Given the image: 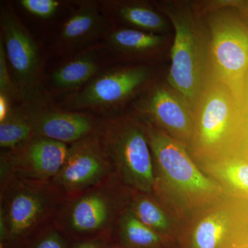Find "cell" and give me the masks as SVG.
Wrapping results in <instances>:
<instances>
[{"label": "cell", "mask_w": 248, "mask_h": 248, "mask_svg": "<svg viewBox=\"0 0 248 248\" xmlns=\"http://www.w3.org/2000/svg\"><path fill=\"white\" fill-rule=\"evenodd\" d=\"M236 11L241 19L248 25V1H241Z\"/></svg>", "instance_id": "obj_29"}, {"label": "cell", "mask_w": 248, "mask_h": 248, "mask_svg": "<svg viewBox=\"0 0 248 248\" xmlns=\"http://www.w3.org/2000/svg\"><path fill=\"white\" fill-rule=\"evenodd\" d=\"M151 68L128 66L96 76L79 92L71 95L68 104L75 109L108 108L125 102L151 78Z\"/></svg>", "instance_id": "obj_13"}, {"label": "cell", "mask_w": 248, "mask_h": 248, "mask_svg": "<svg viewBox=\"0 0 248 248\" xmlns=\"http://www.w3.org/2000/svg\"><path fill=\"white\" fill-rule=\"evenodd\" d=\"M200 169L221 186L226 195L248 202V161L240 155L196 161Z\"/></svg>", "instance_id": "obj_17"}, {"label": "cell", "mask_w": 248, "mask_h": 248, "mask_svg": "<svg viewBox=\"0 0 248 248\" xmlns=\"http://www.w3.org/2000/svg\"><path fill=\"white\" fill-rule=\"evenodd\" d=\"M63 200L51 182L13 177L0 186V248H21L55 224Z\"/></svg>", "instance_id": "obj_4"}, {"label": "cell", "mask_w": 248, "mask_h": 248, "mask_svg": "<svg viewBox=\"0 0 248 248\" xmlns=\"http://www.w3.org/2000/svg\"><path fill=\"white\" fill-rule=\"evenodd\" d=\"M114 241L121 248H178L176 241L147 226L129 209L121 217Z\"/></svg>", "instance_id": "obj_18"}, {"label": "cell", "mask_w": 248, "mask_h": 248, "mask_svg": "<svg viewBox=\"0 0 248 248\" xmlns=\"http://www.w3.org/2000/svg\"></svg>", "instance_id": "obj_32"}, {"label": "cell", "mask_w": 248, "mask_h": 248, "mask_svg": "<svg viewBox=\"0 0 248 248\" xmlns=\"http://www.w3.org/2000/svg\"><path fill=\"white\" fill-rule=\"evenodd\" d=\"M132 192L112 174L94 187L65 199L55 226L71 242L91 239L113 241L121 217L128 209Z\"/></svg>", "instance_id": "obj_5"}, {"label": "cell", "mask_w": 248, "mask_h": 248, "mask_svg": "<svg viewBox=\"0 0 248 248\" xmlns=\"http://www.w3.org/2000/svg\"><path fill=\"white\" fill-rule=\"evenodd\" d=\"M112 241L104 239L79 240L72 242L71 248H108Z\"/></svg>", "instance_id": "obj_26"}, {"label": "cell", "mask_w": 248, "mask_h": 248, "mask_svg": "<svg viewBox=\"0 0 248 248\" xmlns=\"http://www.w3.org/2000/svg\"><path fill=\"white\" fill-rule=\"evenodd\" d=\"M69 145L35 135L16 149L1 151L0 185L13 177L36 182H51L66 161Z\"/></svg>", "instance_id": "obj_10"}, {"label": "cell", "mask_w": 248, "mask_h": 248, "mask_svg": "<svg viewBox=\"0 0 248 248\" xmlns=\"http://www.w3.org/2000/svg\"><path fill=\"white\" fill-rule=\"evenodd\" d=\"M99 70L97 53L88 51L62 65L51 75L55 88L62 90L77 89L89 83Z\"/></svg>", "instance_id": "obj_20"}, {"label": "cell", "mask_w": 248, "mask_h": 248, "mask_svg": "<svg viewBox=\"0 0 248 248\" xmlns=\"http://www.w3.org/2000/svg\"><path fill=\"white\" fill-rule=\"evenodd\" d=\"M108 248H121L118 247V246H117V247H111V246H110V247H108Z\"/></svg>", "instance_id": "obj_31"}, {"label": "cell", "mask_w": 248, "mask_h": 248, "mask_svg": "<svg viewBox=\"0 0 248 248\" xmlns=\"http://www.w3.org/2000/svg\"><path fill=\"white\" fill-rule=\"evenodd\" d=\"M71 240L53 224L21 248H71Z\"/></svg>", "instance_id": "obj_23"}, {"label": "cell", "mask_w": 248, "mask_h": 248, "mask_svg": "<svg viewBox=\"0 0 248 248\" xmlns=\"http://www.w3.org/2000/svg\"><path fill=\"white\" fill-rule=\"evenodd\" d=\"M114 174L113 165L97 130L69 145L66 161L51 183L65 200L94 187Z\"/></svg>", "instance_id": "obj_9"}, {"label": "cell", "mask_w": 248, "mask_h": 248, "mask_svg": "<svg viewBox=\"0 0 248 248\" xmlns=\"http://www.w3.org/2000/svg\"><path fill=\"white\" fill-rule=\"evenodd\" d=\"M121 20L137 30L164 35L169 29L168 18L145 3L138 1L108 2Z\"/></svg>", "instance_id": "obj_19"}, {"label": "cell", "mask_w": 248, "mask_h": 248, "mask_svg": "<svg viewBox=\"0 0 248 248\" xmlns=\"http://www.w3.org/2000/svg\"><path fill=\"white\" fill-rule=\"evenodd\" d=\"M164 35L135 29H118L108 35L107 43L119 53L133 55H146L157 51L164 46Z\"/></svg>", "instance_id": "obj_21"}, {"label": "cell", "mask_w": 248, "mask_h": 248, "mask_svg": "<svg viewBox=\"0 0 248 248\" xmlns=\"http://www.w3.org/2000/svg\"><path fill=\"white\" fill-rule=\"evenodd\" d=\"M248 202L226 195L186 221L178 248H248Z\"/></svg>", "instance_id": "obj_8"}, {"label": "cell", "mask_w": 248, "mask_h": 248, "mask_svg": "<svg viewBox=\"0 0 248 248\" xmlns=\"http://www.w3.org/2000/svg\"><path fill=\"white\" fill-rule=\"evenodd\" d=\"M19 3L29 14L45 19L53 17L60 5L57 0H21Z\"/></svg>", "instance_id": "obj_24"}, {"label": "cell", "mask_w": 248, "mask_h": 248, "mask_svg": "<svg viewBox=\"0 0 248 248\" xmlns=\"http://www.w3.org/2000/svg\"><path fill=\"white\" fill-rule=\"evenodd\" d=\"M242 110L245 115H248V71L245 79L244 97H243Z\"/></svg>", "instance_id": "obj_30"}, {"label": "cell", "mask_w": 248, "mask_h": 248, "mask_svg": "<svg viewBox=\"0 0 248 248\" xmlns=\"http://www.w3.org/2000/svg\"><path fill=\"white\" fill-rule=\"evenodd\" d=\"M205 15L210 37L208 79L226 85L242 108L248 71V25L234 8Z\"/></svg>", "instance_id": "obj_7"}, {"label": "cell", "mask_w": 248, "mask_h": 248, "mask_svg": "<svg viewBox=\"0 0 248 248\" xmlns=\"http://www.w3.org/2000/svg\"><path fill=\"white\" fill-rule=\"evenodd\" d=\"M128 209L142 223L178 244L185 223L154 194L133 190Z\"/></svg>", "instance_id": "obj_15"}, {"label": "cell", "mask_w": 248, "mask_h": 248, "mask_svg": "<svg viewBox=\"0 0 248 248\" xmlns=\"http://www.w3.org/2000/svg\"><path fill=\"white\" fill-rule=\"evenodd\" d=\"M245 116H246V128H245L244 138L239 155L248 161V115H245Z\"/></svg>", "instance_id": "obj_28"}, {"label": "cell", "mask_w": 248, "mask_h": 248, "mask_svg": "<svg viewBox=\"0 0 248 248\" xmlns=\"http://www.w3.org/2000/svg\"><path fill=\"white\" fill-rule=\"evenodd\" d=\"M35 135L22 109H12L7 117L0 122V146L3 151L16 149Z\"/></svg>", "instance_id": "obj_22"}, {"label": "cell", "mask_w": 248, "mask_h": 248, "mask_svg": "<svg viewBox=\"0 0 248 248\" xmlns=\"http://www.w3.org/2000/svg\"><path fill=\"white\" fill-rule=\"evenodd\" d=\"M98 133L120 182L134 191L153 193L154 166L141 121L135 115L105 119Z\"/></svg>", "instance_id": "obj_6"}, {"label": "cell", "mask_w": 248, "mask_h": 248, "mask_svg": "<svg viewBox=\"0 0 248 248\" xmlns=\"http://www.w3.org/2000/svg\"><path fill=\"white\" fill-rule=\"evenodd\" d=\"M192 115L190 151L196 161L239 155L246 116L226 85L208 79L195 102Z\"/></svg>", "instance_id": "obj_2"}, {"label": "cell", "mask_w": 248, "mask_h": 248, "mask_svg": "<svg viewBox=\"0 0 248 248\" xmlns=\"http://www.w3.org/2000/svg\"><path fill=\"white\" fill-rule=\"evenodd\" d=\"M141 122L154 166L153 194L182 221L186 223L195 212L226 195L200 169L188 147L148 122Z\"/></svg>", "instance_id": "obj_1"}, {"label": "cell", "mask_w": 248, "mask_h": 248, "mask_svg": "<svg viewBox=\"0 0 248 248\" xmlns=\"http://www.w3.org/2000/svg\"><path fill=\"white\" fill-rule=\"evenodd\" d=\"M35 135L71 144L95 133L101 121L81 112L29 106L22 109Z\"/></svg>", "instance_id": "obj_14"}, {"label": "cell", "mask_w": 248, "mask_h": 248, "mask_svg": "<svg viewBox=\"0 0 248 248\" xmlns=\"http://www.w3.org/2000/svg\"><path fill=\"white\" fill-rule=\"evenodd\" d=\"M174 30L167 84L193 109L208 79L210 37L197 9L186 4L159 3Z\"/></svg>", "instance_id": "obj_3"}, {"label": "cell", "mask_w": 248, "mask_h": 248, "mask_svg": "<svg viewBox=\"0 0 248 248\" xmlns=\"http://www.w3.org/2000/svg\"><path fill=\"white\" fill-rule=\"evenodd\" d=\"M135 116L148 122L190 149L193 135L192 110L168 84L152 85L135 105Z\"/></svg>", "instance_id": "obj_12"}, {"label": "cell", "mask_w": 248, "mask_h": 248, "mask_svg": "<svg viewBox=\"0 0 248 248\" xmlns=\"http://www.w3.org/2000/svg\"><path fill=\"white\" fill-rule=\"evenodd\" d=\"M1 27L6 58L19 97L29 102L40 99V56L38 46L16 14L1 9Z\"/></svg>", "instance_id": "obj_11"}, {"label": "cell", "mask_w": 248, "mask_h": 248, "mask_svg": "<svg viewBox=\"0 0 248 248\" xmlns=\"http://www.w3.org/2000/svg\"><path fill=\"white\" fill-rule=\"evenodd\" d=\"M0 94H4L10 99H14L18 94L14 79L9 73V65L1 39L0 41Z\"/></svg>", "instance_id": "obj_25"}, {"label": "cell", "mask_w": 248, "mask_h": 248, "mask_svg": "<svg viewBox=\"0 0 248 248\" xmlns=\"http://www.w3.org/2000/svg\"><path fill=\"white\" fill-rule=\"evenodd\" d=\"M11 99L4 94H0V122L4 120L13 108L10 105Z\"/></svg>", "instance_id": "obj_27"}, {"label": "cell", "mask_w": 248, "mask_h": 248, "mask_svg": "<svg viewBox=\"0 0 248 248\" xmlns=\"http://www.w3.org/2000/svg\"><path fill=\"white\" fill-rule=\"evenodd\" d=\"M107 28L97 3L84 1L63 24L60 42L63 47L76 48L97 38Z\"/></svg>", "instance_id": "obj_16"}]
</instances>
